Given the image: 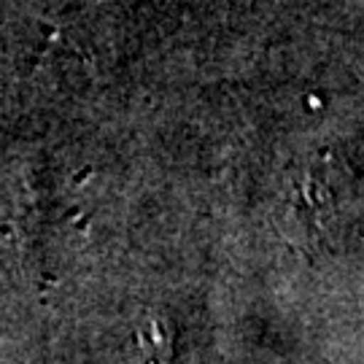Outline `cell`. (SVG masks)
Segmentation results:
<instances>
[{
	"instance_id": "obj_1",
	"label": "cell",
	"mask_w": 364,
	"mask_h": 364,
	"mask_svg": "<svg viewBox=\"0 0 364 364\" xmlns=\"http://www.w3.org/2000/svg\"><path fill=\"white\" fill-rule=\"evenodd\" d=\"M168 346L165 348H156V332L154 338H151V346H144L141 343V351L135 356V362L132 364H168Z\"/></svg>"
}]
</instances>
